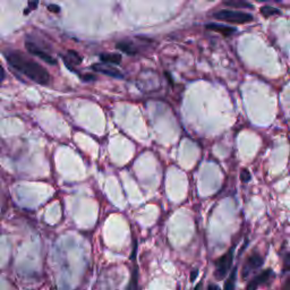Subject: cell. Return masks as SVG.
<instances>
[{"label": "cell", "mask_w": 290, "mask_h": 290, "mask_svg": "<svg viewBox=\"0 0 290 290\" xmlns=\"http://www.w3.org/2000/svg\"><path fill=\"white\" fill-rule=\"evenodd\" d=\"M5 58L7 62L15 71L25 75L31 81L40 84V85H48L50 83L51 76L47 69L40 65L39 62L34 61L33 59L27 57L23 52L17 50L6 51Z\"/></svg>", "instance_id": "cell-1"}, {"label": "cell", "mask_w": 290, "mask_h": 290, "mask_svg": "<svg viewBox=\"0 0 290 290\" xmlns=\"http://www.w3.org/2000/svg\"><path fill=\"white\" fill-rule=\"evenodd\" d=\"M213 17L219 20H225V22L233 23V24H245L250 23L254 19L251 14L239 12V10L232 9H222L213 14Z\"/></svg>", "instance_id": "cell-2"}, {"label": "cell", "mask_w": 290, "mask_h": 290, "mask_svg": "<svg viewBox=\"0 0 290 290\" xmlns=\"http://www.w3.org/2000/svg\"><path fill=\"white\" fill-rule=\"evenodd\" d=\"M233 261V247L230 249L226 254H223L221 257H219L215 261V270L214 277L218 280H223L228 272L230 271Z\"/></svg>", "instance_id": "cell-3"}, {"label": "cell", "mask_w": 290, "mask_h": 290, "mask_svg": "<svg viewBox=\"0 0 290 290\" xmlns=\"http://www.w3.org/2000/svg\"><path fill=\"white\" fill-rule=\"evenodd\" d=\"M264 263L263 257L261 256L258 253H253L251 254L247 260L245 261V263L243 265V270H242V277L244 280L247 278H250L254 272H256L257 270H260L262 268V265Z\"/></svg>", "instance_id": "cell-4"}, {"label": "cell", "mask_w": 290, "mask_h": 290, "mask_svg": "<svg viewBox=\"0 0 290 290\" xmlns=\"http://www.w3.org/2000/svg\"><path fill=\"white\" fill-rule=\"evenodd\" d=\"M25 47H26V50L29 51L30 54L37 56V57H39L40 59H42V60L47 62V64H49V65H56V64H57V60H56V58L52 57V56L49 54V52L45 50L44 48H42L41 45L38 43V42L26 40Z\"/></svg>", "instance_id": "cell-5"}, {"label": "cell", "mask_w": 290, "mask_h": 290, "mask_svg": "<svg viewBox=\"0 0 290 290\" xmlns=\"http://www.w3.org/2000/svg\"><path fill=\"white\" fill-rule=\"evenodd\" d=\"M274 279V272L271 269H268V270L262 271L261 273L251 279V280L247 284L246 290H257L262 286H268L270 285L272 280Z\"/></svg>", "instance_id": "cell-6"}, {"label": "cell", "mask_w": 290, "mask_h": 290, "mask_svg": "<svg viewBox=\"0 0 290 290\" xmlns=\"http://www.w3.org/2000/svg\"><path fill=\"white\" fill-rule=\"evenodd\" d=\"M94 72L101 73V74L108 75L110 77L115 78H123L124 74L121 73L118 68H115L113 66H109L108 64H100V62H97V64H93L92 67Z\"/></svg>", "instance_id": "cell-7"}, {"label": "cell", "mask_w": 290, "mask_h": 290, "mask_svg": "<svg viewBox=\"0 0 290 290\" xmlns=\"http://www.w3.org/2000/svg\"><path fill=\"white\" fill-rule=\"evenodd\" d=\"M61 57H62V59H64L67 68H69L73 72L77 73V71L75 69V66H78L83 60L82 57L77 54V52L73 51V50H68L67 54L61 55Z\"/></svg>", "instance_id": "cell-8"}, {"label": "cell", "mask_w": 290, "mask_h": 290, "mask_svg": "<svg viewBox=\"0 0 290 290\" xmlns=\"http://www.w3.org/2000/svg\"><path fill=\"white\" fill-rule=\"evenodd\" d=\"M116 48L118 50H120L121 52H125L129 56H136L139 52L137 45H136L134 42L129 41V40H121L119 42H117Z\"/></svg>", "instance_id": "cell-9"}, {"label": "cell", "mask_w": 290, "mask_h": 290, "mask_svg": "<svg viewBox=\"0 0 290 290\" xmlns=\"http://www.w3.org/2000/svg\"><path fill=\"white\" fill-rule=\"evenodd\" d=\"M207 29L221 33L222 36H225V37H230L232 34L237 32L236 27H230L227 25H222V24H215V23L207 24Z\"/></svg>", "instance_id": "cell-10"}, {"label": "cell", "mask_w": 290, "mask_h": 290, "mask_svg": "<svg viewBox=\"0 0 290 290\" xmlns=\"http://www.w3.org/2000/svg\"><path fill=\"white\" fill-rule=\"evenodd\" d=\"M100 60L104 62V64H113V65H118L121 62V55L119 54H114V52H103V54L99 55Z\"/></svg>", "instance_id": "cell-11"}, {"label": "cell", "mask_w": 290, "mask_h": 290, "mask_svg": "<svg viewBox=\"0 0 290 290\" xmlns=\"http://www.w3.org/2000/svg\"><path fill=\"white\" fill-rule=\"evenodd\" d=\"M237 267L232 269L230 272V275L225 282V290H235L236 287V280H237Z\"/></svg>", "instance_id": "cell-12"}, {"label": "cell", "mask_w": 290, "mask_h": 290, "mask_svg": "<svg viewBox=\"0 0 290 290\" xmlns=\"http://www.w3.org/2000/svg\"><path fill=\"white\" fill-rule=\"evenodd\" d=\"M223 5L232 8H253V5L250 2L243 1V0H232V1H225Z\"/></svg>", "instance_id": "cell-13"}, {"label": "cell", "mask_w": 290, "mask_h": 290, "mask_svg": "<svg viewBox=\"0 0 290 290\" xmlns=\"http://www.w3.org/2000/svg\"><path fill=\"white\" fill-rule=\"evenodd\" d=\"M261 14L262 15H263L264 17H271V16H273V15H280L281 14V12H280V9H278V8H274V7H271V6H263L261 8Z\"/></svg>", "instance_id": "cell-14"}, {"label": "cell", "mask_w": 290, "mask_h": 290, "mask_svg": "<svg viewBox=\"0 0 290 290\" xmlns=\"http://www.w3.org/2000/svg\"><path fill=\"white\" fill-rule=\"evenodd\" d=\"M137 285H138V269L137 265L134 268V271H133L131 281H129L127 290H137Z\"/></svg>", "instance_id": "cell-15"}, {"label": "cell", "mask_w": 290, "mask_h": 290, "mask_svg": "<svg viewBox=\"0 0 290 290\" xmlns=\"http://www.w3.org/2000/svg\"><path fill=\"white\" fill-rule=\"evenodd\" d=\"M282 271L290 272V251L286 254L285 260H284V267H282Z\"/></svg>", "instance_id": "cell-16"}, {"label": "cell", "mask_w": 290, "mask_h": 290, "mask_svg": "<svg viewBox=\"0 0 290 290\" xmlns=\"http://www.w3.org/2000/svg\"><path fill=\"white\" fill-rule=\"evenodd\" d=\"M240 179H242L243 183H249L251 180V174L249 173V170L243 169L242 173H240Z\"/></svg>", "instance_id": "cell-17"}, {"label": "cell", "mask_w": 290, "mask_h": 290, "mask_svg": "<svg viewBox=\"0 0 290 290\" xmlns=\"http://www.w3.org/2000/svg\"><path fill=\"white\" fill-rule=\"evenodd\" d=\"M281 290H290V275L286 279V281L284 282V285H282V288Z\"/></svg>", "instance_id": "cell-18"}, {"label": "cell", "mask_w": 290, "mask_h": 290, "mask_svg": "<svg viewBox=\"0 0 290 290\" xmlns=\"http://www.w3.org/2000/svg\"><path fill=\"white\" fill-rule=\"evenodd\" d=\"M48 9L50 10V12H55V13H58L60 8H59V6L57 5H49L48 6Z\"/></svg>", "instance_id": "cell-19"}, {"label": "cell", "mask_w": 290, "mask_h": 290, "mask_svg": "<svg viewBox=\"0 0 290 290\" xmlns=\"http://www.w3.org/2000/svg\"><path fill=\"white\" fill-rule=\"evenodd\" d=\"M208 290H220V288L218 287V286L214 285V284H211L208 287Z\"/></svg>", "instance_id": "cell-20"}, {"label": "cell", "mask_w": 290, "mask_h": 290, "mask_svg": "<svg viewBox=\"0 0 290 290\" xmlns=\"http://www.w3.org/2000/svg\"><path fill=\"white\" fill-rule=\"evenodd\" d=\"M29 5H30V6H34V7H36V6H38V2H30ZM30 10H31L30 7H29V8H26V10H25V14H26V13H29Z\"/></svg>", "instance_id": "cell-21"}, {"label": "cell", "mask_w": 290, "mask_h": 290, "mask_svg": "<svg viewBox=\"0 0 290 290\" xmlns=\"http://www.w3.org/2000/svg\"><path fill=\"white\" fill-rule=\"evenodd\" d=\"M196 275H197V271H194V272H193V274H192V281H194V280H195V278H196Z\"/></svg>", "instance_id": "cell-22"}, {"label": "cell", "mask_w": 290, "mask_h": 290, "mask_svg": "<svg viewBox=\"0 0 290 290\" xmlns=\"http://www.w3.org/2000/svg\"><path fill=\"white\" fill-rule=\"evenodd\" d=\"M201 288H202V284L197 285V286H196V288H195V290H201Z\"/></svg>", "instance_id": "cell-23"}]
</instances>
